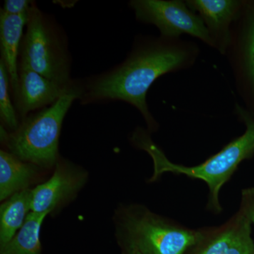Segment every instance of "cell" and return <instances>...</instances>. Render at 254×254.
<instances>
[{
  "label": "cell",
  "mask_w": 254,
  "mask_h": 254,
  "mask_svg": "<svg viewBox=\"0 0 254 254\" xmlns=\"http://www.w3.org/2000/svg\"><path fill=\"white\" fill-rule=\"evenodd\" d=\"M88 174L71 162L58 160L49 180L32 190L31 211L50 214L72 200L84 186Z\"/></svg>",
  "instance_id": "cell-8"
},
{
  "label": "cell",
  "mask_w": 254,
  "mask_h": 254,
  "mask_svg": "<svg viewBox=\"0 0 254 254\" xmlns=\"http://www.w3.org/2000/svg\"><path fill=\"white\" fill-rule=\"evenodd\" d=\"M47 215L31 211L23 226L1 250V254H41L40 232Z\"/></svg>",
  "instance_id": "cell-15"
},
{
  "label": "cell",
  "mask_w": 254,
  "mask_h": 254,
  "mask_svg": "<svg viewBox=\"0 0 254 254\" xmlns=\"http://www.w3.org/2000/svg\"><path fill=\"white\" fill-rule=\"evenodd\" d=\"M31 1L27 0H6L1 12L8 15L27 14Z\"/></svg>",
  "instance_id": "cell-17"
},
{
  "label": "cell",
  "mask_w": 254,
  "mask_h": 254,
  "mask_svg": "<svg viewBox=\"0 0 254 254\" xmlns=\"http://www.w3.org/2000/svg\"><path fill=\"white\" fill-rule=\"evenodd\" d=\"M235 110L239 118L245 124V133L195 166L187 167L170 161L163 150L152 141L149 133L143 128H137L132 136L133 143L146 151L153 162L154 172L150 181H155L164 173H168L202 180L209 190L207 207L213 213H220L222 208L219 195L222 187L230 180L241 163L254 155V118L238 104L235 105Z\"/></svg>",
  "instance_id": "cell-2"
},
{
  "label": "cell",
  "mask_w": 254,
  "mask_h": 254,
  "mask_svg": "<svg viewBox=\"0 0 254 254\" xmlns=\"http://www.w3.org/2000/svg\"><path fill=\"white\" fill-rule=\"evenodd\" d=\"M83 93V88L73 83L53 104L23 119L15 131L8 133L1 127V140L9 152L41 168L56 165L64 119Z\"/></svg>",
  "instance_id": "cell-4"
},
{
  "label": "cell",
  "mask_w": 254,
  "mask_h": 254,
  "mask_svg": "<svg viewBox=\"0 0 254 254\" xmlns=\"http://www.w3.org/2000/svg\"><path fill=\"white\" fill-rule=\"evenodd\" d=\"M32 190L10 196L0 207V250H3L23 226L31 211Z\"/></svg>",
  "instance_id": "cell-14"
},
{
  "label": "cell",
  "mask_w": 254,
  "mask_h": 254,
  "mask_svg": "<svg viewBox=\"0 0 254 254\" xmlns=\"http://www.w3.org/2000/svg\"><path fill=\"white\" fill-rule=\"evenodd\" d=\"M130 7L140 22L155 26L160 36L181 38L184 34L198 38L213 48L204 23L183 0H131Z\"/></svg>",
  "instance_id": "cell-6"
},
{
  "label": "cell",
  "mask_w": 254,
  "mask_h": 254,
  "mask_svg": "<svg viewBox=\"0 0 254 254\" xmlns=\"http://www.w3.org/2000/svg\"><path fill=\"white\" fill-rule=\"evenodd\" d=\"M226 56L241 94L254 98V6L244 2Z\"/></svg>",
  "instance_id": "cell-7"
},
{
  "label": "cell",
  "mask_w": 254,
  "mask_h": 254,
  "mask_svg": "<svg viewBox=\"0 0 254 254\" xmlns=\"http://www.w3.org/2000/svg\"><path fill=\"white\" fill-rule=\"evenodd\" d=\"M26 26L20 63L56 83L71 85L70 60L64 42L54 25L33 3L28 9Z\"/></svg>",
  "instance_id": "cell-5"
},
{
  "label": "cell",
  "mask_w": 254,
  "mask_h": 254,
  "mask_svg": "<svg viewBox=\"0 0 254 254\" xmlns=\"http://www.w3.org/2000/svg\"><path fill=\"white\" fill-rule=\"evenodd\" d=\"M18 76V90L15 102L23 119L30 112L53 104L73 84L64 86L56 83L22 63H19Z\"/></svg>",
  "instance_id": "cell-11"
},
{
  "label": "cell",
  "mask_w": 254,
  "mask_h": 254,
  "mask_svg": "<svg viewBox=\"0 0 254 254\" xmlns=\"http://www.w3.org/2000/svg\"><path fill=\"white\" fill-rule=\"evenodd\" d=\"M115 221L119 240L128 250L141 254H185L201 242L207 230L188 228L138 204L119 208Z\"/></svg>",
  "instance_id": "cell-3"
},
{
  "label": "cell",
  "mask_w": 254,
  "mask_h": 254,
  "mask_svg": "<svg viewBox=\"0 0 254 254\" xmlns=\"http://www.w3.org/2000/svg\"><path fill=\"white\" fill-rule=\"evenodd\" d=\"M240 208L244 210L252 224L254 225V188L242 190Z\"/></svg>",
  "instance_id": "cell-18"
},
{
  "label": "cell",
  "mask_w": 254,
  "mask_h": 254,
  "mask_svg": "<svg viewBox=\"0 0 254 254\" xmlns=\"http://www.w3.org/2000/svg\"><path fill=\"white\" fill-rule=\"evenodd\" d=\"M196 254H254L252 222L240 208L224 225L207 229Z\"/></svg>",
  "instance_id": "cell-10"
},
{
  "label": "cell",
  "mask_w": 254,
  "mask_h": 254,
  "mask_svg": "<svg viewBox=\"0 0 254 254\" xmlns=\"http://www.w3.org/2000/svg\"><path fill=\"white\" fill-rule=\"evenodd\" d=\"M128 254H141L137 250H128Z\"/></svg>",
  "instance_id": "cell-19"
},
{
  "label": "cell",
  "mask_w": 254,
  "mask_h": 254,
  "mask_svg": "<svg viewBox=\"0 0 254 254\" xmlns=\"http://www.w3.org/2000/svg\"><path fill=\"white\" fill-rule=\"evenodd\" d=\"M200 54L194 42L181 38L143 37L121 64L88 82L83 88V104L101 100H121L136 108L150 131L158 125L148 109L146 95L160 76L188 69Z\"/></svg>",
  "instance_id": "cell-1"
},
{
  "label": "cell",
  "mask_w": 254,
  "mask_h": 254,
  "mask_svg": "<svg viewBox=\"0 0 254 254\" xmlns=\"http://www.w3.org/2000/svg\"><path fill=\"white\" fill-rule=\"evenodd\" d=\"M204 23L214 49L226 55L232 26L240 16L244 1L238 0H185Z\"/></svg>",
  "instance_id": "cell-9"
},
{
  "label": "cell",
  "mask_w": 254,
  "mask_h": 254,
  "mask_svg": "<svg viewBox=\"0 0 254 254\" xmlns=\"http://www.w3.org/2000/svg\"><path fill=\"white\" fill-rule=\"evenodd\" d=\"M9 85L7 70L4 63L0 60V117L5 126L14 131L19 125L10 98Z\"/></svg>",
  "instance_id": "cell-16"
},
{
  "label": "cell",
  "mask_w": 254,
  "mask_h": 254,
  "mask_svg": "<svg viewBox=\"0 0 254 254\" xmlns=\"http://www.w3.org/2000/svg\"><path fill=\"white\" fill-rule=\"evenodd\" d=\"M27 21L28 14L8 15L2 12L0 14L1 60L7 70L14 99L18 93L19 78L18 57L21 50L23 28L26 26Z\"/></svg>",
  "instance_id": "cell-12"
},
{
  "label": "cell",
  "mask_w": 254,
  "mask_h": 254,
  "mask_svg": "<svg viewBox=\"0 0 254 254\" xmlns=\"http://www.w3.org/2000/svg\"><path fill=\"white\" fill-rule=\"evenodd\" d=\"M41 168L27 163L10 152L0 151V200L28 190L41 178Z\"/></svg>",
  "instance_id": "cell-13"
}]
</instances>
